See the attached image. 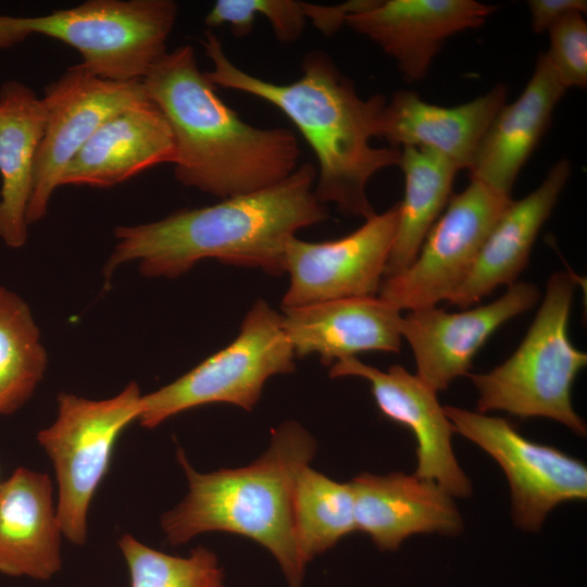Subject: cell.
<instances>
[{
    "mask_svg": "<svg viewBox=\"0 0 587 587\" xmlns=\"http://www.w3.org/2000/svg\"><path fill=\"white\" fill-rule=\"evenodd\" d=\"M200 41L213 65L205 75L215 86L268 102L304 137L317 160L314 195L322 204L334 203L342 214L364 220L376 213L367 184L379 171L398 165L401 155L400 148L371 143L387 100L383 95L361 98L353 82L322 50L303 57L300 78L279 84L238 67L213 32L205 30Z\"/></svg>",
    "mask_w": 587,
    "mask_h": 587,
    "instance_id": "obj_1",
    "label": "cell"
},
{
    "mask_svg": "<svg viewBox=\"0 0 587 587\" xmlns=\"http://www.w3.org/2000/svg\"><path fill=\"white\" fill-rule=\"evenodd\" d=\"M316 175L315 167L304 163L264 189L160 221L120 226L104 275L109 278L121 264L137 261L145 276L173 278L203 259L282 275L287 241L300 228L329 216L314 195Z\"/></svg>",
    "mask_w": 587,
    "mask_h": 587,
    "instance_id": "obj_2",
    "label": "cell"
},
{
    "mask_svg": "<svg viewBox=\"0 0 587 587\" xmlns=\"http://www.w3.org/2000/svg\"><path fill=\"white\" fill-rule=\"evenodd\" d=\"M141 80L172 129L182 185L223 200L273 186L298 168L295 133L243 122L200 71L191 46L166 51Z\"/></svg>",
    "mask_w": 587,
    "mask_h": 587,
    "instance_id": "obj_3",
    "label": "cell"
},
{
    "mask_svg": "<svg viewBox=\"0 0 587 587\" xmlns=\"http://www.w3.org/2000/svg\"><path fill=\"white\" fill-rule=\"evenodd\" d=\"M315 449L311 434L286 422L272 430L267 450L243 467L199 473L178 451L188 494L161 519L166 540L185 544L207 532L245 536L271 552L288 587H302L307 564L295 540L292 500L296 479Z\"/></svg>",
    "mask_w": 587,
    "mask_h": 587,
    "instance_id": "obj_4",
    "label": "cell"
},
{
    "mask_svg": "<svg viewBox=\"0 0 587 587\" xmlns=\"http://www.w3.org/2000/svg\"><path fill=\"white\" fill-rule=\"evenodd\" d=\"M575 286L570 273H553L512 355L488 372L467 374L478 394L477 412L551 419L586 436V423L571 399L573 383L587 364V354L571 342L567 333Z\"/></svg>",
    "mask_w": 587,
    "mask_h": 587,
    "instance_id": "obj_5",
    "label": "cell"
},
{
    "mask_svg": "<svg viewBox=\"0 0 587 587\" xmlns=\"http://www.w3.org/2000/svg\"><path fill=\"white\" fill-rule=\"evenodd\" d=\"M177 12L173 0H88L38 16L0 14V50L42 35L76 49L101 78L142 79L166 53Z\"/></svg>",
    "mask_w": 587,
    "mask_h": 587,
    "instance_id": "obj_6",
    "label": "cell"
},
{
    "mask_svg": "<svg viewBox=\"0 0 587 587\" xmlns=\"http://www.w3.org/2000/svg\"><path fill=\"white\" fill-rule=\"evenodd\" d=\"M295 357L282 326V314L258 300L227 347L171 384L141 397L138 421L153 428L185 410L218 402L250 411L267 378L295 371Z\"/></svg>",
    "mask_w": 587,
    "mask_h": 587,
    "instance_id": "obj_7",
    "label": "cell"
},
{
    "mask_svg": "<svg viewBox=\"0 0 587 587\" xmlns=\"http://www.w3.org/2000/svg\"><path fill=\"white\" fill-rule=\"evenodd\" d=\"M141 397L134 382L103 400L60 394L57 420L37 435L54 466L60 527L73 544L86 540L89 505L109 472L117 438L139 417Z\"/></svg>",
    "mask_w": 587,
    "mask_h": 587,
    "instance_id": "obj_8",
    "label": "cell"
},
{
    "mask_svg": "<svg viewBox=\"0 0 587 587\" xmlns=\"http://www.w3.org/2000/svg\"><path fill=\"white\" fill-rule=\"evenodd\" d=\"M511 201V196L471 179L463 191L450 197L412 264L383 279L378 297L399 311L448 301L466 278L487 236Z\"/></svg>",
    "mask_w": 587,
    "mask_h": 587,
    "instance_id": "obj_9",
    "label": "cell"
},
{
    "mask_svg": "<svg viewBox=\"0 0 587 587\" xmlns=\"http://www.w3.org/2000/svg\"><path fill=\"white\" fill-rule=\"evenodd\" d=\"M444 409L454 432L488 453L505 474L519 528L539 530L553 508L587 498V467L580 460L525 438L505 419L453 405Z\"/></svg>",
    "mask_w": 587,
    "mask_h": 587,
    "instance_id": "obj_10",
    "label": "cell"
},
{
    "mask_svg": "<svg viewBox=\"0 0 587 587\" xmlns=\"http://www.w3.org/2000/svg\"><path fill=\"white\" fill-rule=\"evenodd\" d=\"M41 99L46 123L35 160L27 224L47 214L65 166L96 130L114 114L149 98L141 79L101 78L80 63L50 83Z\"/></svg>",
    "mask_w": 587,
    "mask_h": 587,
    "instance_id": "obj_11",
    "label": "cell"
},
{
    "mask_svg": "<svg viewBox=\"0 0 587 587\" xmlns=\"http://www.w3.org/2000/svg\"><path fill=\"white\" fill-rule=\"evenodd\" d=\"M399 203L375 213L351 234L322 242L292 236L286 245L289 287L283 309L378 294L395 240Z\"/></svg>",
    "mask_w": 587,
    "mask_h": 587,
    "instance_id": "obj_12",
    "label": "cell"
},
{
    "mask_svg": "<svg viewBox=\"0 0 587 587\" xmlns=\"http://www.w3.org/2000/svg\"><path fill=\"white\" fill-rule=\"evenodd\" d=\"M538 287L516 282L492 302L460 312L436 305L409 311L400 320V333L415 359L416 375L436 392L467 375L475 354L504 323L534 308Z\"/></svg>",
    "mask_w": 587,
    "mask_h": 587,
    "instance_id": "obj_13",
    "label": "cell"
},
{
    "mask_svg": "<svg viewBox=\"0 0 587 587\" xmlns=\"http://www.w3.org/2000/svg\"><path fill=\"white\" fill-rule=\"evenodd\" d=\"M342 376L366 379L382 414L412 432L417 445L416 476L436 483L453 498L471 496V480L452 449L455 432L432 387L401 365L382 371L357 357L332 364L329 377Z\"/></svg>",
    "mask_w": 587,
    "mask_h": 587,
    "instance_id": "obj_14",
    "label": "cell"
},
{
    "mask_svg": "<svg viewBox=\"0 0 587 587\" xmlns=\"http://www.w3.org/2000/svg\"><path fill=\"white\" fill-rule=\"evenodd\" d=\"M496 10L475 0H367L344 25L379 46L413 83L427 75L449 37L479 27Z\"/></svg>",
    "mask_w": 587,
    "mask_h": 587,
    "instance_id": "obj_15",
    "label": "cell"
},
{
    "mask_svg": "<svg viewBox=\"0 0 587 587\" xmlns=\"http://www.w3.org/2000/svg\"><path fill=\"white\" fill-rule=\"evenodd\" d=\"M357 530L384 551L397 550L414 534L458 535L463 520L457 504L436 483L415 474L362 473L350 482Z\"/></svg>",
    "mask_w": 587,
    "mask_h": 587,
    "instance_id": "obj_16",
    "label": "cell"
},
{
    "mask_svg": "<svg viewBox=\"0 0 587 587\" xmlns=\"http://www.w3.org/2000/svg\"><path fill=\"white\" fill-rule=\"evenodd\" d=\"M175 159L170 124L147 99L107 120L65 166L59 186L109 188Z\"/></svg>",
    "mask_w": 587,
    "mask_h": 587,
    "instance_id": "obj_17",
    "label": "cell"
},
{
    "mask_svg": "<svg viewBox=\"0 0 587 587\" xmlns=\"http://www.w3.org/2000/svg\"><path fill=\"white\" fill-rule=\"evenodd\" d=\"M400 311L378 296L283 309L282 326L298 358L317 354L325 365L363 351L398 353Z\"/></svg>",
    "mask_w": 587,
    "mask_h": 587,
    "instance_id": "obj_18",
    "label": "cell"
},
{
    "mask_svg": "<svg viewBox=\"0 0 587 587\" xmlns=\"http://www.w3.org/2000/svg\"><path fill=\"white\" fill-rule=\"evenodd\" d=\"M507 95V86L498 84L463 104L440 107L424 101L412 90H398L380 110L376 137L396 148L432 149L460 170H469Z\"/></svg>",
    "mask_w": 587,
    "mask_h": 587,
    "instance_id": "obj_19",
    "label": "cell"
},
{
    "mask_svg": "<svg viewBox=\"0 0 587 587\" xmlns=\"http://www.w3.org/2000/svg\"><path fill=\"white\" fill-rule=\"evenodd\" d=\"M570 174V162L562 159L536 189L510 202L487 236L466 278L448 299L450 305L469 309L496 288L516 283Z\"/></svg>",
    "mask_w": 587,
    "mask_h": 587,
    "instance_id": "obj_20",
    "label": "cell"
},
{
    "mask_svg": "<svg viewBox=\"0 0 587 587\" xmlns=\"http://www.w3.org/2000/svg\"><path fill=\"white\" fill-rule=\"evenodd\" d=\"M567 88L545 52L520 97L495 115L469 168L471 179L510 196L514 182L549 127Z\"/></svg>",
    "mask_w": 587,
    "mask_h": 587,
    "instance_id": "obj_21",
    "label": "cell"
},
{
    "mask_svg": "<svg viewBox=\"0 0 587 587\" xmlns=\"http://www.w3.org/2000/svg\"><path fill=\"white\" fill-rule=\"evenodd\" d=\"M61 534L48 475L18 467L0 484V573L49 579L61 567Z\"/></svg>",
    "mask_w": 587,
    "mask_h": 587,
    "instance_id": "obj_22",
    "label": "cell"
},
{
    "mask_svg": "<svg viewBox=\"0 0 587 587\" xmlns=\"http://www.w3.org/2000/svg\"><path fill=\"white\" fill-rule=\"evenodd\" d=\"M46 123L42 99L18 80L0 87V238L10 248L27 240L26 212L35 160Z\"/></svg>",
    "mask_w": 587,
    "mask_h": 587,
    "instance_id": "obj_23",
    "label": "cell"
},
{
    "mask_svg": "<svg viewBox=\"0 0 587 587\" xmlns=\"http://www.w3.org/2000/svg\"><path fill=\"white\" fill-rule=\"evenodd\" d=\"M398 165L404 175V196L399 202L398 226L384 278L402 272L415 260L450 199L460 170L442 154L414 147L402 148Z\"/></svg>",
    "mask_w": 587,
    "mask_h": 587,
    "instance_id": "obj_24",
    "label": "cell"
},
{
    "mask_svg": "<svg viewBox=\"0 0 587 587\" xmlns=\"http://www.w3.org/2000/svg\"><path fill=\"white\" fill-rule=\"evenodd\" d=\"M292 520L299 554L308 564L357 530L350 482L339 483L304 466L296 479Z\"/></svg>",
    "mask_w": 587,
    "mask_h": 587,
    "instance_id": "obj_25",
    "label": "cell"
},
{
    "mask_svg": "<svg viewBox=\"0 0 587 587\" xmlns=\"http://www.w3.org/2000/svg\"><path fill=\"white\" fill-rule=\"evenodd\" d=\"M47 352L27 303L0 286V415L17 411L42 379Z\"/></svg>",
    "mask_w": 587,
    "mask_h": 587,
    "instance_id": "obj_26",
    "label": "cell"
},
{
    "mask_svg": "<svg viewBox=\"0 0 587 587\" xmlns=\"http://www.w3.org/2000/svg\"><path fill=\"white\" fill-rule=\"evenodd\" d=\"M118 546L130 572V587H224L217 557L199 546L188 557L152 549L125 534Z\"/></svg>",
    "mask_w": 587,
    "mask_h": 587,
    "instance_id": "obj_27",
    "label": "cell"
},
{
    "mask_svg": "<svg viewBox=\"0 0 587 587\" xmlns=\"http://www.w3.org/2000/svg\"><path fill=\"white\" fill-rule=\"evenodd\" d=\"M550 45L545 52L561 83L570 87L587 85V24L580 12H571L549 29Z\"/></svg>",
    "mask_w": 587,
    "mask_h": 587,
    "instance_id": "obj_28",
    "label": "cell"
},
{
    "mask_svg": "<svg viewBox=\"0 0 587 587\" xmlns=\"http://www.w3.org/2000/svg\"><path fill=\"white\" fill-rule=\"evenodd\" d=\"M257 15L270 23L276 39L284 43L298 40L308 21L304 2L296 0H252Z\"/></svg>",
    "mask_w": 587,
    "mask_h": 587,
    "instance_id": "obj_29",
    "label": "cell"
},
{
    "mask_svg": "<svg viewBox=\"0 0 587 587\" xmlns=\"http://www.w3.org/2000/svg\"><path fill=\"white\" fill-rule=\"evenodd\" d=\"M257 13L252 0H218L204 17L208 27L229 25L233 35L245 37L254 25Z\"/></svg>",
    "mask_w": 587,
    "mask_h": 587,
    "instance_id": "obj_30",
    "label": "cell"
},
{
    "mask_svg": "<svg viewBox=\"0 0 587 587\" xmlns=\"http://www.w3.org/2000/svg\"><path fill=\"white\" fill-rule=\"evenodd\" d=\"M532 28L536 34L548 32V29L560 18L571 12L587 11L585 0H529L527 1Z\"/></svg>",
    "mask_w": 587,
    "mask_h": 587,
    "instance_id": "obj_31",
    "label": "cell"
},
{
    "mask_svg": "<svg viewBox=\"0 0 587 587\" xmlns=\"http://www.w3.org/2000/svg\"><path fill=\"white\" fill-rule=\"evenodd\" d=\"M366 4V0H353L337 5H321L304 2L308 20L324 35L330 36L342 25L348 13L358 11Z\"/></svg>",
    "mask_w": 587,
    "mask_h": 587,
    "instance_id": "obj_32",
    "label": "cell"
}]
</instances>
